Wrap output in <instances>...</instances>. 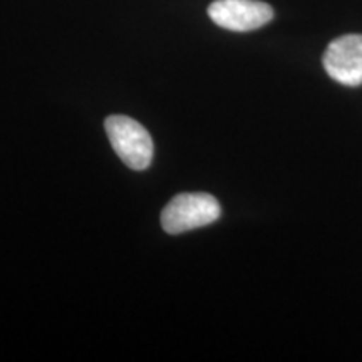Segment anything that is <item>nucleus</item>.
Segmentation results:
<instances>
[{
    "instance_id": "7ed1b4c3",
    "label": "nucleus",
    "mask_w": 362,
    "mask_h": 362,
    "mask_svg": "<svg viewBox=\"0 0 362 362\" xmlns=\"http://www.w3.org/2000/svg\"><path fill=\"white\" fill-rule=\"evenodd\" d=\"M208 16L216 25L233 33L260 29L274 19V8L259 0H215Z\"/></svg>"
},
{
    "instance_id": "f03ea898",
    "label": "nucleus",
    "mask_w": 362,
    "mask_h": 362,
    "mask_svg": "<svg viewBox=\"0 0 362 362\" xmlns=\"http://www.w3.org/2000/svg\"><path fill=\"white\" fill-rule=\"evenodd\" d=\"M106 133L121 161L131 170H146L155 155V144L146 128L128 116L115 115L106 119Z\"/></svg>"
},
{
    "instance_id": "20e7f679",
    "label": "nucleus",
    "mask_w": 362,
    "mask_h": 362,
    "mask_svg": "<svg viewBox=\"0 0 362 362\" xmlns=\"http://www.w3.org/2000/svg\"><path fill=\"white\" fill-rule=\"evenodd\" d=\"M324 69L336 83L357 88L362 84V35L346 34L334 39L325 49Z\"/></svg>"
},
{
    "instance_id": "f257e3e1",
    "label": "nucleus",
    "mask_w": 362,
    "mask_h": 362,
    "mask_svg": "<svg viewBox=\"0 0 362 362\" xmlns=\"http://www.w3.org/2000/svg\"><path fill=\"white\" fill-rule=\"evenodd\" d=\"M221 215V206L208 193H181L165 206L161 226L166 233L180 235L189 230L215 223Z\"/></svg>"
}]
</instances>
